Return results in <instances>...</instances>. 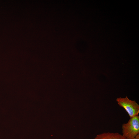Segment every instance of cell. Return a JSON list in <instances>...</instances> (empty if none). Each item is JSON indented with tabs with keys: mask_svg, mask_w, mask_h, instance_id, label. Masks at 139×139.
Masks as SVG:
<instances>
[{
	"mask_svg": "<svg viewBox=\"0 0 139 139\" xmlns=\"http://www.w3.org/2000/svg\"><path fill=\"white\" fill-rule=\"evenodd\" d=\"M122 135L127 139H134L139 134V116L130 118L128 122L122 126Z\"/></svg>",
	"mask_w": 139,
	"mask_h": 139,
	"instance_id": "1",
	"label": "cell"
},
{
	"mask_svg": "<svg viewBox=\"0 0 139 139\" xmlns=\"http://www.w3.org/2000/svg\"><path fill=\"white\" fill-rule=\"evenodd\" d=\"M116 101L118 105L126 110L130 118L138 115L139 105L135 100H131L126 96L125 98H117Z\"/></svg>",
	"mask_w": 139,
	"mask_h": 139,
	"instance_id": "2",
	"label": "cell"
},
{
	"mask_svg": "<svg viewBox=\"0 0 139 139\" xmlns=\"http://www.w3.org/2000/svg\"><path fill=\"white\" fill-rule=\"evenodd\" d=\"M94 139H127L117 132H104L97 135Z\"/></svg>",
	"mask_w": 139,
	"mask_h": 139,
	"instance_id": "3",
	"label": "cell"
},
{
	"mask_svg": "<svg viewBox=\"0 0 139 139\" xmlns=\"http://www.w3.org/2000/svg\"><path fill=\"white\" fill-rule=\"evenodd\" d=\"M134 139H139V134L135 136Z\"/></svg>",
	"mask_w": 139,
	"mask_h": 139,
	"instance_id": "4",
	"label": "cell"
}]
</instances>
